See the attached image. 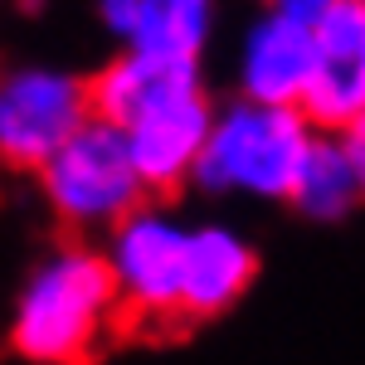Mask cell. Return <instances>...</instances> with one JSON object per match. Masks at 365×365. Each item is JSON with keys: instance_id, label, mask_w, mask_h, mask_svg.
Masks as SVG:
<instances>
[{"instance_id": "cell-1", "label": "cell", "mask_w": 365, "mask_h": 365, "mask_svg": "<svg viewBox=\"0 0 365 365\" xmlns=\"http://www.w3.org/2000/svg\"><path fill=\"white\" fill-rule=\"evenodd\" d=\"M117 341L122 307L108 258L83 244L44 258L15 302L10 346L34 365H93Z\"/></svg>"}, {"instance_id": "cell-2", "label": "cell", "mask_w": 365, "mask_h": 365, "mask_svg": "<svg viewBox=\"0 0 365 365\" xmlns=\"http://www.w3.org/2000/svg\"><path fill=\"white\" fill-rule=\"evenodd\" d=\"M307 146L312 127L297 108H263L244 98L210 122L195 180L220 195L287 200Z\"/></svg>"}, {"instance_id": "cell-3", "label": "cell", "mask_w": 365, "mask_h": 365, "mask_svg": "<svg viewBox=\"0 0 365 365\" xmlns=\"http://www.w3.org/2000/svg\"><path fill=\"white\" fill-rule=\"evenodd\" d=\"M185 229L161 210H132L113 229V249L103 253L117 282L122 307V341L132 336H180L175 327V297H180V268H185Z\"/></svg>"}, {"instance_id": "cell-4", "label": "cell", "mask_w": 365, "mask_h": 365, "mask_svg": "<svg viewBox=\"0 0 365 365\" xmlns=\"http://www.w3.org/2000/svg\"><path fill=\"white\" fill-rule=\"evenodd\" d=\"M39 185H44L49 210L68 229L122 225L146 200L122 132L108 127V122H98V117H88L83 127L44 161Z\"/></svg>"}, {"instance_id": "cell-5", "label": "cell", "mask_w": 365, "mask_h": 365, "mask_svg": "<svg viewBox=\"0 0 365 365\" xmlns=\"http://www.w3.org/2000/svg\"><path fill=\"white\" fill-rule=\"evenodd\" d=\"M88 78L58 68H15L0 73V166L39 175L44 161L83 127Z\"/></svg>"}, {"instance_id": "cell-6", "label": "cell", "mask_w": 365, "mask_h": 365, "mask_svg": "<svg viewBox=\"0 0 365 365\" xmlns=\"http://www.w3.org/2000/svg\"><path fill=\"white\" fill-rule=\"evenodd\" d=\"M317 68L297 103L307 127L322 132H346L365 113V5L361 0H336L317 25Z\"/></svg>"}, {"instance_id": "cell-7", "label": "cell", "mask_w": 365, "mask_h": 365, "mask_svg": "<svg viewBox=\"0 0 365 365\" xmlns=\"http://www.w3.org/2000/svg\"><path fill=\"white\" fill-rule=\"evenodd\" d=\"M205 93L200 88L195 63H175V58H151V54H127L113 58L103 73L88 78V108L98 122H108L117 132L137 127L161 108H175L185 98Z\"/></svg>"}, {"instance_id": "cell-8", "label": "cell", "mask_w": 365, "mask_h": 365, "mask_svg": "<svg viewBox=\"0 0 365 365\" xmlns=\"http://www.w3.org/2000/svg\"><path fill=\"white\" fill-rule=\"evenodd\" d=\"M210 122H215V113H210L205 93H195V98H185L175 108H161L156 117H146V122L122 132L127 156L137 166V180L146 195H175L185 180H195Z\"/></svg>"}, {"instance_id": "cell-9", "label": "cell", "mask_w": 365, "mask_h": 365, "mask_svg": "<svg viewBox=\"0 0 365 365\" xmlns=\"http://www.w3.org/2000/svg\"><path fill=\"white\" fill-rule=\"evenodd\" d=\"M317 68V34L312 25L282 20V15H263L244 39V58H239V83L249 103L263 108H297Z\"/></svg>"}, {"instance_id": "cell-10", "label": "cell", "mask_w": 365, "mask_h": 365, "mask_svg": "<svg viewBox=\"0 0 365 365\" xmlns=\"http://www.w3.org/2000/svg\"><path fill=\"white\" fill-rule=\"evenodd\" d=\"M258 258L229 229H200L185 239V268H180V297H175V327L180 336L234 307L253 282Z\"/></svg>"}, {"instance_id": "cell-11", "label": "cell", "mask_w": 365, "mask_h": 365, "mask_svg": "<svg viewBox=\"0 0 365 365\" xmlns=\"http://www.w3.org/2000/svg\"><path fill=\"white\" fill-rule=\"evenodd\" d=\"M103 20L132 54L200 63L215 29V0H103Z\"/></svg>"}, {"instance_id": "cell-12", "label": "cell", "mask_w": 365, "mask_h": 365, "mask_svg": "<svg viewBox=\"0 0 365 365\" xmlns=\"http://www.w3.org/2000/svg\"><path fill=\"white\" fill-rule=\"evenodd\" d=\"M361 195H365L361 175H356V166H351L346 146H341L336 137H312L287 200H292L307 220H341Z\"/></svg>"}, {"instance_id": "cell-13", "label": "cell", "mask_w": 365, "mask_h": 365, "mask_svg": "<svg viewBox=\"0 0 365 365\" xmlns=\"http://www.w3.org/2000/svg\"><path fill=\"white\" fill-rule=\"evenodd\" d=\"M336 0H268V10L282 15V20H297V25H317Z\"/></svg>"}, {"instance_id": "cell-14", "label": "cell", "mask_w": 365, "mask_h": 365, "mask_svg": "<svg viewBox=\"0 0 365 365\" xmlns=\"http://www.w3.org/2000/svg\"><path fill=\"white\" fill-rule=\"evenodd\" d=\"M341 146H346V156H351V166H356V175H361V190H365V113L341 132Z\"/></svg>"}, {"instance_id": "cell-15", "label": "cell", "mask_w": 365, "mask_h": 365, "mask_svg": "<svg viewBox=\"0 0 365 365\" xmlns=\"http://www.w3.org/2000/svg\"><path fill=\"white\" fill-rule=\"evenodd\" d=\"M361 5H365V0H361Z\"/></svg>"}]
</instances>
